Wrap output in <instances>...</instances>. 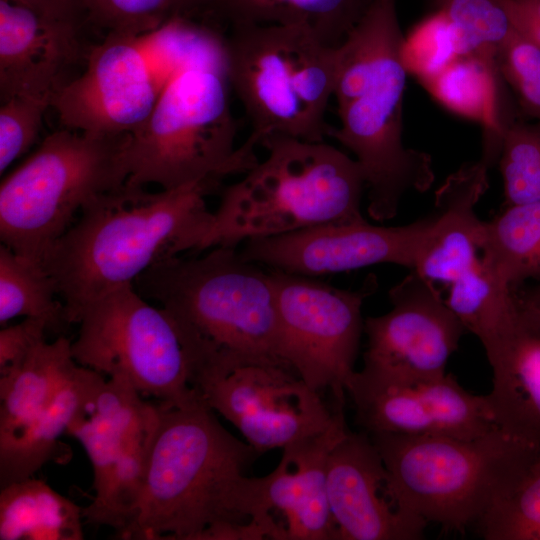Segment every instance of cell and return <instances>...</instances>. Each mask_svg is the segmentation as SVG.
I'll return each mask as SVG.
<instances>
[{
  "label": "cell",
  "mask_w": 540,
  "mask_h": 540,
  "mask_svg": "<svg viewBox=\"0 0 540 540\" xmlns=\"http://www.w3.org/2000/svg\"><path fill=\"white\" fill-rule=\"evenodd\" d=\"M158 404L142 492L120 538L272 539L262 477L244 475L260 454L224 428L201 396L183 406Z\"/></svg>",
  "instance_id": "cell-1"
},
{
  "label": "cell",
  "mask_w": 540,
  "mask_h": 540,
  "mask_svg": "<svg viewBox=\"0 0 540 540\" xmlns=\"http://www.w3.org/2000/svg\"><path fill=\"white\" fill-rule=\"evenodd\" d=\"M223 179L211 176L157 192L125 182L86 205L42 264L68 322L75 323L92 301L134 284L154 265L199 251L214 217L206 200Z\"/></svg>",
  "instance_id": "cell-2"
},
{
  "label": "cell",
  "mask_w": 540,
  "mask_h": 540,
  "mask_svg": "<svg viewBox=\"0 0 540 540\" xmlns=\"http://www.w3.org/2000/svg\"><path fill=\"white\" fill-rule=\"evenodd\" d=\"M403 40L396 0H375L339 46L333 93L340 126H331L328 137L355 156L365 177L369 216L380 222L395 217L407 191L425 192L435 179L431 156L402 141L408 75Z\"/></svg>",
  "instance_id": "cell-3"
},
{
  "label": "cell",
  "mask_w": 540,
  "mask_h": 540,
  "mask_svg": "<svg viewBox=\"0 0 540 540\" xmlns=\"http://www.w3.org/2000/svg\"><path fill=\"white\" fill-rule=\"evenodd\" d=\"M231 91L225 36L207 27L149 116L127 134L126 183L172 189L250 170L259 161L256 145L247 140L235 148Z\"/></svg>",
  "instance_id": "cell-4"
},
{
  "label": "cell",
  "mask_w": 540,
  "mask_h": 540,
  "mask_svg": "<svg viewBox=\"0 0 540 540\" xmlns=\"http://www.w3.org/2000/svg\"><path fill=\"white\" fill-rule=\"evenodd\" d=\"M235 248L220 246L198 257H172L134 282L142 296L165 309L178 325L192 373L218 359L287 366L278 356V316L269 271Z\"/></svg>",
  "instance_id": "cell-5"
},
{
  "label": "cell",
  "mask_w": 540,
  "mask_h": 540,
  "mask_svg": "<svg viewBox=\"0 0 540 540\" xmlns=\"http://www.w3.org/2000/svg\"><path fill=\"white\" fill-rule=\"evenodd\" d=\"M267 156L221 189L211 228L199 251L251 239L364 220L366 182L355 158L325 141L272 135Z\"/></svg>",
  "instance_id": "cell-6"
},
{
  "label": "cell",
  "mask_w": 540,
  "mask_h": 540,
  "mask_svg": "<svg viewBox=\"0 0 540 540\" xmlns=\"http://www.w3.org/2000/svg\"><path fill=\"white\" fill-rule=\"evenodd\" d=\"M369 435L386 468L393 502L445 531L464 532L476 524L540 455V444L498 428L475 439Z\"/></svg>",
  "instance_id": "cell-7"
},
{
  "label": "cell",
  "mask_w": 540,
  "mask_h": 540,
  "mask_svg": "<svg viewBox=\"0 0 540 540\" xmlns=\"http://www.w3.org/2000/svg\"><path fill=\"white\" fill-rule=\"evenodd\" d=\"M229 78L257 146L282 135L320 142L339 69V47L310 31L284 25L231 27L225 36Z\"/></svg>",
  "instance_id": "cell-8"
},
{
  "label": "cell",
  "mask_w": 540,
  "mask_h": 540,
  "mask_svg": "<svg viewBox=\"0 0 540 540\" xmlns=\"http://www.w3.org/2000/svg\"><path fill=\"white\" fill-rule=\"evenodd\" d=\"M127 134L48 135L1 183V244L43 264L86 205L127 181Z\"/></svg>",
  "instance_id": "cell-9"
},
{
  "label": "cell",
  "mask_w": 540,
  "mask_h": 540,
  "mask_svg": "<svg viewBox=\"0 0 540 540\" xmlns=\"http://www.w3.org/2000/svg\"><path fill=\"white\" fill-rule=\"evenodd\" d=\"M76 362L128 381L141 395L166 406H183L199 395L180 329L170 314L142 296L134 284L119 287L79 313Z\"/></svg>",
  "instance_id": "cell-10"
},
{
  "label": "cell",
  "mask_w": 540,
  "mask_h": 540,
  "mask_svg": "<svg viewBox=\"0 0 540 540\" xmlns=\"http://www.w3.org/2000/svg\"><path fill=\"white\" fill-rule=\"evenodd\" d=\"M278 316V356L311 389H329L344 408L345 385L354 373L364 332L362 306L375 293V274L357 289H342L313 276L269 271Z\"/></svg>",
  "instance_id": "cell-11"
},
{
  "label": "cell",
  "mask_w": 540,
  "mask_h": 540,
  "mask_svg": "<svg viewBox=\"0 0 540 540\" xmlns=\"http://www.w3.org/2000/svg\"><path fill=\"white\" fill-rule=\"evenodd\" d=\"M192 387L260 455L324 432L344 408L329 409L291 368L217 360L196 369Z\"/></svg>",
  "instance_id": "cell-12"
},
{
  "label": "cell",
  "mask_w": 540,
  "mask_h": 540,
  "mask_svg": "<svg viewBox=\"0 0 540 540\" xmlns=\"http://www.w3.org/2000/svg\"><path fill=\"white\" fill-rule=\"evenodd\" d=\"M85 71L66 81L51 107L63 128L126 134L149 116L165 85L141 36L107 34L88 51Z\"/></svg>",
  "instance_id": "cell-13"
},
{
  "label": "cell",
  "mask_w": 540,
  "mask_h": 540,
  "mask_svg": "<svg viewBox=\"0 0 540 540\" xmlns=\"http://www.w3.org/2000/svg\"><path fill=\"white\" fill-rule=\"evenodd\" d=\"M356 423L368 434L475 439L497 429L486 395L463 388L446 373L400 379L362 368L345 385Z\"/></svg>",
  "instance_id": "cell-14"
},
{
  "label": "cell",
  "mask_w": 540,
  "mask_h": 540,
  "mask_svg": "<svg viewBox=\"0 0 540 540\" xmlns=\"http://www.w3.org/2000/svg\"><path fill=\"white\" fill-rule=\"evenodd\" d=\"M388 295L391 310L364 320L363 368L400 379L445 375L466 329L434 283L410 271Z\"/></svg>",
  "instance_id": "cell-15"
},
{
  "label": "cell",
  "mask_w": 540,
  "mask_h": 540,
  "mask_svg": "<svg viewBox=\"0 0 540 540\" xmlns=\"http://www.w3.org/2000/svg\"><path fill=\"white\" fill-rule=\"evenodd\" d=\"M431 216L403 226H377L365 219L251 239L244 258L271 269L321 276L377 264L413 270Z\"/></svg>",
  "instance_id": "cell-16"
},
{
  "label": "cell",
  "mask_w": 540,
  "mask_h": 540,
  "mask_svg": "<svg viewBox=\"0 0 540 540\" xmlns=\"http://www.w3.org/2000/svg\"><path fill=\"white\" fill-rule=\"evenodd\" d=\"M327 496L339 540H419L427 522L399 508L387 491V471L370 435L350 432L327 460Z\"/></svg>",
  "instance_id": "cell-17"
},
{
  "label": "cell",
  "mask_w": 540,
  "mask_h": 540,
  "mask_svg": "<svg viewBox=\"0 0 540 540\" xmlns=\"http://www.w3.org/2000/svg\"><path fill=\"white\" fill-rule=\"evenodd\" d=\"M482 345L493 372L486 396L496 427L517 440L540 444V314L517 287Z\"/></svg>",
  "instance_id": "cell-18"
},
{
  "label": "cell",
  "mask_w": 540,
  "mask_h": 540,
  "mask_svg": "<svg viewBox=\"0 0 540 540\" xmlns=\"http://www.w3.org/2000/svg\"><path fill=\"white\" fill-rule=\"evenodd\" d=\"M344 410L324 432L282 448L279 464L262 477V507L282 540H339L327 496V460L348 432Z\"/></svg>",
  "instance_id": "cell-19"
},
{
  "label": "cell",
  "mask_w": 540,
  "mask_h": 540,
  "mask_svg": "<svg viewBox=\"0 0 540 540\" xmlns=\"http://www.w3.org/2000/svg\"><path fill=\"white\" fill-rule=\"evenodd\" d=\"M79 21L53 17L0 0V94L52 95L82 55Z\"/></svg>",
  "instance_id": "cell-20"
},
{
  "label": "cell",
  "mask_w": 540,
  "mask_h": 540,
  "mask_svg": "<svg viewBox=\"0 0 540 540\" xmlns=\"http://www.w3.org/2000/svg\"><path fill=\"white\" fill-rule=\"evenodd\" d=\"M489 168L483 158L464 164L437 189L436 212L411 271L432 283L450 285L480 262L485 221L475 207L488 189Z\"/></svg>",
  "instance_id": "cell-21"
},
{
  "label": "cell",
  "mask_w": 540,
  "mask_h": 540,
  "mask_svg": "<svg viewBox=\"0 0 540 540\" xmlns=\"http://www.w3.org/2000/svg\"><path fill=\"white\" fill-rule=\"evenodd\" d=\"M79 364L64 335L37 344L14 369L0 376V441L44 412Z\"/></svg>",
  "instance_id": "cell-22"
},
{
  "label": "cell",
  "mask_w": 540,
  "mask_h": 540,
  "mask_svg": "<svg viewBox=\"0 0 540 540\" xmlns=\"http://www.w3.org/2000/svg\"><path fill=\"white\" fill-rule=\"evenodd\" d=\"M98 373L79 364L43 413L0 441V487L33 477L44 464L61 457L60 436L67 432Z\"/></svg>",
  "instance_id": "cell-23"
},
{
  "label": "cell",
  "mask_w": 540,
  "mask_h": 540,
  "mask_svg": "<svg viewBox=\"0 0 540 540\" xmlns=\"http://www.w3.org/2000/svg\"><path fill=\"white\" fill-rule=\"evenodd\" d=\"M375 0H212L231 27L284 25L304 28L339 47Z\"/></svg>",
  "instance_id": "cell-24"
},
{
  "label": "cell",
  "mask_w": 540,
  "mask_h": 540,
  "mask_svg": "<svg viewBox=\"0 0 540 540\" xmlns=\"http://www.w3.org/2000/svg\"><path fill=\"white\" fill-rule=\"evenodd\" d=\"M498 68L473 55H458L443 69L421 82L450 111L480 123L484 128L482 156L491 164L498 160L501 120L498 99Z\"/></svg>",
  "instance_id": "cell-25"
},
{
  "label": "cell",
  "mask_w": 540,
  "mask_h": 540,
  "mask_svg": "<svg viewBox=\"0 0 540 540\" xmlns=\"http://www.w3.org/2000/svg\"><path fill=\"white\" fill-rule=\"evenodd\" d=\"M83 509L33 477L0 491V540H82Z\"/></svg>",
  "instance_id": "cell-26"
},
{
  "label": "cell",
  "mask_w": 540,
  "mask_h": 540,
  "mask_svg": "<svg viewBox=\"0 0 540 540\" xmlns=\"http://www.w3.org/2000/svg\"><path fill=\"white\" fill-rule=\"evenodd\" d=\"M481 259L507 287L540 281V202L507 206L485 221Z\"/></svg>",
  "instance_id": "cell-27"
},
{
  "label": "cell",
  "mask_w": 540,
  "mask_h": 540,
  "mask_svg": "<svg viewBox=\"0 0 540 540\" xmlns=\"http://www.w3.org/2000/svg\"><path fill=\"white\" fill-rule=\"evenodd\" d=\"M54 280L43 267L0 246V323L24 316L47 321L52 333L61 336L69 325L65 305L59 299Z\"/></svg>",
  "instance_id": "cell-28"
},
{
  "label": "cell",
  "mask_w": 540,
  "mask_h": 540,
  "mask_svg": "<svg viewBox=\"0 0 540 540\" xmlns=\"http://www.w3.org/2000/svg\"><path fill=\"white\" fill-rule=\"evenodd\" d=\"M475 525L485 540H540V455Z\"/></svg>",
  "instance_id": "cell-29"
},
{
  "label": "cell",
  "mask_w": 540,
  "mask_h": 540,
  "mask_svg": "<svg viewBox=\"0 0 540 540\" xmlns=\"http://www.w3.org/2000/svg\"><path fill=\"white\" fill-rule=\"evenodd\" d=\"M448 20L458 55H473L497 67L501 44L513 31L511 21L497 0H437Z\"/></svg>",
  "instance_id": "cell-30"
},
{
  "label": "cell",
  "mask_w": 540,
  "mask_h": 540,
  "mask_svg": "<svg viewBox=\"0 0 540 540\" xmlns=\"http://www.w3.org/2000/svg\"><path fill=\"white\" fill-rule=\"evenodd\" d=\"M498 164L505 207L540 202V122L505 123Z\"/></svg>",
  "instance_id": "cell-31"
},
{
  "label": "cell",
  "mask_w": 540,
  "mask_h": 540,
  "mask_svg": "<svg viewBox=\"0 0 540 540\" xmlns=\"http://www.w3.org/2000/svg\"><path fill=\"white\" fill-rule=\"evenodd\" d=\"M85 19L107 34L142 36L175 15L179 0H81Z\"/></svg>",
  "instance_id": "cell-32"
},
{
  "label": "cell",
  "mask_w": 540,
  "mask_h": 540,
  "mask_svg": "<svg viewBox=\"0 0 540 540\" xmlns=\"http://www.w3.org/2000/svg\"><path fill=\"white\" fill-rule=\"evenodd\" d=\"M458 56L450 24L437 10L417 24L402 44V60L408 73L421 82L432 77Z\"/></svg>",
  "instance_id": "cell-33"
},
{
  "label": "cell",
  "mask_w": 540,
  "mask_h": 540,
  "mask_svg": "<svg viewBox=\"0 0 540 540\" xmlns=\"http://www.w3.org/2000/svg\"><path fill=\"white\" fill-rule=\"evenodd\" d=\"M52 95L20 94L4 101L0 108V172L26 153L39 134Z\"/></svg>",
  "instance_id": "cell-34"
},
{
  "label": "cell",
  "mask_w": 540,
  "mask_h": 540,
  "mask_svg": "<svg viewBox=\"0 0 540 540\" xmlns=\"http://www.w3.org/2000/svg\"><path fill=\"white\" fill-rule=\"evenodd\" d=\"M496 62L522 111L540 122V48L513 27L498 49Z\"/></svg>",
  "instance_id": "cell-35"
},
{
  "label": "cell",
  "mask_w": 540,
  "mask_h": 540,
  "mask_svg": "<svg viewBox=\"0 0 540 540\" xmlns=\"http://www.w3.org/2000/svg\"><path fill=\"white\" fill-rule=\"evenodd\" d=\"M51 332L47 321L27 317L0 331V376L19 365L27 354Z\"/></svg>",
  "instance_id": "cell-36"
},
{
  "label": "cell",
  "mask_w": 540,
  "mask_h": 540,
  "mask_svg": "<svg viewBox=\"0 0 540 540\" xmlns=\"http://www.w3.org/2000/svg\"><path fill=\"white\" fill-rule=\"evenodd\" d=\"M512 26L540 48V0H497Z\"/></svg>",
  "instance_id": "cell-37"
},
{
  "label": "cell",
  "mask_w": 540,
  "mask_h": 540,
  "mask_svg": "<svg viewBox=\"0 0 540 540\" xmlns=\"http://www.w3.org/2000/svg\"><path fill=\"white\" fill-rule=\"evenodd\" d=\"M41 13L67 20L84 17L81 0H13Z\"/></svg>",
  "instance_id": "cell-38"
},
{
  "label": "cell",
  "mask_w": 540,
  "mask_h": 540,
  "mask_svg": "<svg viewBox=\"0 0 540 540\" xmlns=\"http://www.w3.org/2000/svg\"><path fill=\"white\" fill-rule=\"evenodd\" d=\"M517 290L521 298L540 314V281L528 289L517 287Z\"/></svg>",
  "instance_id": "cell-39"
},
{
  "label": "cell",
  "mask_w": 540,
  "mask_h": 540,
  "mask_svg": "<svg viewBox=\"0 0 540 540\" xmlns=\"http://www.w3.org/2000/svg\"><path fill=\"white\" fill-rule=\"evenodd\" d=\"M182 14L204 5H211L212 0H179Z\"/></svg>",
  "instance_id": "cell-40"
}]
</instances>
